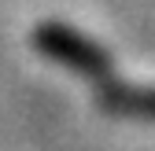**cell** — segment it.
<instances>
[{
	"label": "cell",
	"mask_w": 155,
	"mask_h": 151,
	"mask_svg": "<svg viewBox=\"0 0 155 151\" xmlns=\"http://www.w3.org/2000/svg\"><path fill=\"white\" fill-rule=\"evenodd\" d=\"M100 100L114 114H144L155 118V88H122V85H104Z\"/></svg>",
	"instance_id": "2"
},
{
	"label": "cell",
	"mask_w": 155,
	"mask_h": 151,
	"mask_svg": "<svg viewBox=\"0 0 155 151\" xmlns=\"http://www.w3.org/2000/svg\"><path fill=\"white\" fill-rule=\"evenodd\" d=\"M33 44L41 48L48 59H55L59 66L81 74V78H92V81H107L111 74V59L100 44H92L89 37H81L78 30L63 26V22H45L33 30Z\"/></svg>",
	"instance_id": "1"
}]
</instances>
